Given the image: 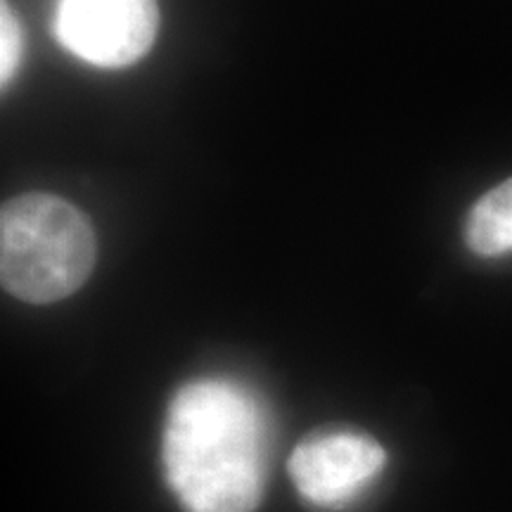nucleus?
Wrapping results in <instances>:
<instances>
[{
  "instance_id": "obj_1",
  "label": "nucleus",
  "mask_w": 512,
  "mask_h": 512,
  "mask_svg": "<svg viewBox=\"0 0 512 512\" xmlns=\"http://www.w3.org/2000/svg\"><path fill=\"white\" fill-rule=\"evenodd\" d=\"M162 463L185 512H254L268 470L264 406L240 382H188L166 411Z\"/></svg>"
},
{
  "instance_id": "obj_2",
  "label": "nucleus",
  "mask_w": 512,
  "mask_h": 512,
  "mask_svg": "<svg viewBox=\"0 0 512 512\" xmlns=\"http://www.w3.org/2000/svg\"><path fill=\"white\" fill-rule=\"evenodd\" d=\"M98 259L93 223L72 202L27 192L0 211V278L12 297L53 304L72 297Z\"/></svg>"
},
{
  "instance_id": "obj_3",
  "label": "nucleus",
  "mask_w": 512,
  "mask_h": 512,
  "mask_svg": "<svg viewBox=\"0 0 512 512\" xmlns=\"http://www.w3.org/2000/svg\"><path fill=\"white\" fill-rule=\"evenodd\" d=\"M50 29L79 60L121 69L150 53L159 31L157 0H53Z\"/></svg>"
},
{
  "instance_id": "obj_4",
  "label": "nucleus",
  "mask_w": 512,
  "mask_h": 512,
  "mask_svg": "<svg viewBox=\"0 0 512 512\" xmlns=\"http://www.w3.org/2000/svg\"><path fill=\"white\" fill-rule=\"evenodd\" d=\"M387 465L380 441L349 427H323L299 441L287 460L294 489L306 503L339 508L363 494Z\"/></svg>"
},
{
  "instance_id": "obj_5",
  "label": "nucleus",
  "mask_w": 512,
  "mask_h": 512,
  "mask_svg": "<svg viewBox=\"0 0 512 512\" xmlns=\"http://www.w3.org/2000/svg\"><path fill=\"white\" fill-rule=\"evenodd\" d=\"M465 242L477 256L512 252V178L475 202L465 219Z\"/></svg>"
},
{
  "instance_id": "obj_6",
  "label": "nucleus",
  "mask_w": 512,
  "mask_h": 512,
  "mask_svg": "<svg viewBox=\"0 0 512 512\" xmlns=\"http://www.w3.org/2000/svg\"><path fill=\"white\" fill-rule=\"evenodd\" d=\"M24 57V34L19 27L15 12L10 10L8 0H3L0 8V81L3 86L15 79L19 72V64Z\"/></svg>"
}]
</instances>
